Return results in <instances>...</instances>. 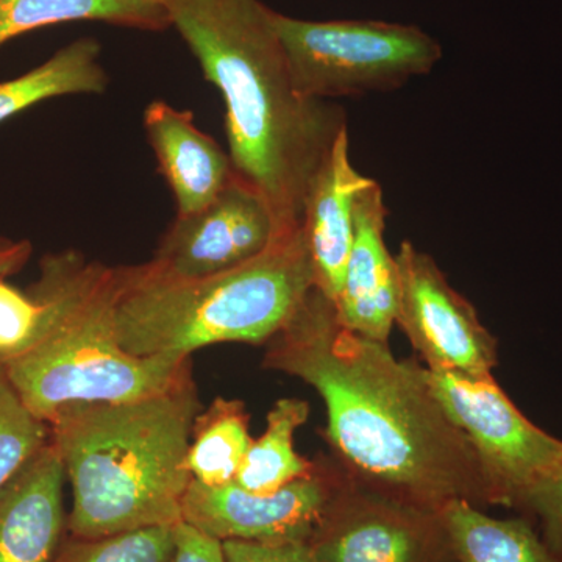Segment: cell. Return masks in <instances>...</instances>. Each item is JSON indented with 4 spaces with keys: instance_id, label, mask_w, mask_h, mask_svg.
I'll list each match as a JSON object with an SVG mask.
<instances>
[{
    "instance_id": "cell-14",
    "label": "cell",
    "mask_w": 562,
    "mask_h": 562,
    "mask_svg": "<svg viewBox=\"0 0 562 562\" xmlns=\"http://www.w3.org/2000/svg\"><path fill=\"white\" fill-rule=\"evenodd\" d=\"M371 183L372 179L351 165L349 128H346L314 177L303 206V228L312 251L314 284L333 303L338 301L342 290L353 241L355 201Z\"/></svg>"
},
{
    "instance_id": "cell-12",
    "label": "cell",
    "mask_w": 562,
    "mask_h": 562,
    "mask_svg": "<svg viewBox=\"0 0 562 562\" xmlns=\"http://www.w3.org/2000/svg\"><path fill=\"white\" fill-rule=\"evenodd\" d=\"M386 217L382 187L372 180L355 201L353 241L335 302L344 327L382 342L395 325L398 299L397 262L384 244Z\"/></svg>"
},
{
    "instance_id": "cell-3",
    "label": "cell",
    "mask_w": 562,
    "mask_h": 562,
    "mask_svg": "<svg viewBox=\"0 0 562 562\" xmlns=\"http://www.w3.org/2000/svg\"><path fill=\"white\" fill-rule=\"evenodd\" d=\"M188 379L168 392L128 403H74L47 425L74 505V538L95 539L143 528L176 527L192 476V425L201 413Z\"/></svg>"
},
{
    "instance_id": "cell-17",
    "label": "cell",
    "mask_w": 562,
    "mask_h": 562,
    "mask_svg": "<svg viewBox=\"0 0 562 562\" xmlns=\"http://www.w3.org/2000/svg\"><path fill=\"white\" fill-rule=\"evenodd\" d=\"M76 21L151 32L171 27L162 0H0V46L22 33Z\"/></svg>"
},
{
    "instance_id": "cell-22",
    "label": "cell",
    "mask_w": 562,
    "mask_h": 562,
    "mask_svg": "<svg viewBox=\"0 0 562 562\" xmlns=\"http://www.w3.org/2000/svg\"><path fill=\"white\" fill-rule=\"evenodd\" d=\"M173 550V527L143 528L95 539L72 536L52 562H171Z\"/></svg>"
},
{
    "instance_id": "cell-4",
    "label": "cell",
    "mask_w": 562,
    "mask_h": 562,
    "mask_svg": "<svg viewBox=\"0 0 562 562\" xmlns=\"http://www.w3.org/2000/svg\"><path fill=\"white\" fill-rule=\"evenodd\" d=\"M314 284L303 225L254 260L211 276L179 277L147 261L114 272V331L136 357L191 358L224 342L268 344Z\"/></svg>"
},
{
    "instance_id": "cell-11",
    "label": "cell",
    "mask_w": 562,
    "mask_h": 562,
    "mask_svg": "<svg viewBox=\"0 0 562 562\" xmlns=\"http://www.w3.org/2000/svg\"><path fill=\"white\" fill-rule=\"evenodd\" d=\"M277 236L268 203L233 177L205 209L177 214L150 262L172 276H211L254 260Z\"/></svg>"
},
{
    "instance_id": "cell-15",
    "label": "cell",
    "mask_w": 562,
    "mask_h": 562,
    "mask_svg": "<svg viewBox=\"0 0 562 562\" xmlns=\"http://www.w3.org/2000/svg\"><path fill=\"white\" fill-rule=\"evenodd\" d=\"M144 128L176 199L177 214L205 209L235 177L231 154L195 125L191 111L154 101L144 111Z\"/></svg>"
},
{
    "instance_id": "cell-7",
    "label": "cell",
    "mask_w": 562,
    "mask_h": 562,
    "mask_svg": "<svg viewBox=\"0 0 562 562\" xmlns=\"http://www.w3.org/2000/svg\"><path fill=\"white\" fill-rule=\"evenodd\" d=\"M424 376L479 458L490 506L522 513L531 492L561 464V439L532 424L494 376L425 366Z\"/></svg>"
},
{
    "instance_id": "cell-5",
    "label": "cell",
    "mask_w": 562,
    "mask_h": 562,
    "mask_svg": "<svg viewBox=\"0 0 562 562\" xmlns=\"http://www.w3.org/2000/svg\"><path fill=\"white\" fill-rule=\"evenodd\" d=\"M116 268L68 251V290L49 333L20 357L0 362L11 386L38 419L74 403H128L191 379V358L136 357L114 331Z\"/></svg>"
},
{
    "instance_id": "cell-13",
    "label": "cell",
    "mask_w": 562,
    "mask_h": 562,
    "mask_svg": "<svg viewBox=\"0 0 562 562\" xmlns=\"http://www.w3.org/2000/svg\"><path fill=\"white\" fill-rule=\"evenodd\" d=\"M65 465L49 441L0 490V562H52L61 546Z\"/></svg>"
},
{
    "instance_id": "cell-21",
    "label": "cell",
    "mask_w": 562,
    "mask_h": 562,
    "mask_svg": "<svg viewBox=\"0 0 562 562\" xmlns=\"http://www.w3.org/2000/svg\"><path fill=\"white\" fill-rule=\"evenodd\" d=\"M249 413L241 401L216 398L201 409L192 425L187 469L206 486L233 483L254 438Z\"/></svg>"
},
{
    "instance_id": "cell-16",
    "label": "cell",
    "mask_w": 562,
    "mask_h": 562,
    "mask_svg": "<svg viewBox=\"0 0 562 562\" xmlns=\"http://www.w3.org/2000/svg\"><path fill=\"white\" fill-rule=\"evenodd\" d=\"M439 516L457 562H562L527 517L495 519L465 501L447 503Z\"/></svg>"
},
{
    "instance_id": "cell-25",
    "label": "cell",
    "mask_w": 562,
    "mask_h": 562,
    "mask_svg": "<svg viewBox=\"0 0 562 562\" xmlns=\"http://www.w3.org/2000/svg\"><path fill=\"white\" fill-rule=\"evenodd\" d=\"M225 562H319L308 542L224 541Z\"/></svg>"
},
{
    "instance_id": "cell-19",
    "label": "cell",
    "mask_w": 562,
    "mask_h": 562,
    "mask_svg": "<svg viewBox=\"0 0 562 562\" xmlns=\"http://www.w3.org/2000/svg\"><path fill=\"white\" fill-rule=\"evenodd\" d=\"M65 255L41 262V279L24 292L0 279V362L20 357L49 333L66 301Z\"/></svg>"
},
{
    "instance_id": "cell-8",
    "label": "cell",
    "mask_w": 562,
    "mask_h": 562,
    "mask_svg": "<svg viewBox=\"0 0 562 562\" xmlns=\"http://www.w3.org/2000/svg\"><path fill=\"white\" fill-rule=\"evenodd\" d=\"M308 546L319 562H457L439 512L369 490L347 472Z\"/></svg>"
},
{
    "instance_id": "cell-10",
    "label": "cell",
    "mask_w": 562,
    "mask_h": 562,
    "mask_svg": "<svg viewBox=\"0 0 562 562\" xmlns=\"http://www.w3.org/2000/svg\"><path fill=\"white\" fill-rule=\"evenodd\" d=\"M344 476L335 458H322L308 475L272 494H254L235 482L206 486L191 480L181 516L221 542H308Z\"/></svg>"
},
{
    "instance_id": "cell-28",
    "label": "cell",
    "mask_w": 562,
    "mask_h": 562,
    "mask_svg": "<svg viewBox=\"0 0 562 562\" xmlns=\"http://www.w3.org/2000/svg\"><path fill=\"white\" fill-rule=\"evenodd\" d=\"M11 244H13V241H10V239L2 238V236H0V250L5 249V247L11 246Z\"/></svg>"
},
{
    "instance_id": "cell-9",
    "label": "cell",
    "mask_w": 562,
    "mask_h": 562,
    "mask_svg": "<svg viewBox=\"0 0 562 562\" xmlns=\"http://www.w3.org/2000/svg\"><path fill=\"white\" fill-rule=\"evenodd\" d=\"M398 299L395 324L425 368L469 376H492L497 339L480 321L471 302L454 290L438 262L403 241L395 255Z\"/></svg>"
},
{
    "instance_id": "cell-2",
    "label": "cell",
    "mask_w": 562,
    "mask_h": 562,
    "mask_svg": "<svg viewBox=\"0 0 562 562\" xmlns=\"http://www.w3.org/2000/svg\"><path fill=\"white\" fill-rule=\"evenodd\" d=\"M162 3L224 99L236 179L265 199L279 235L297 231L312 181L347 128L346 111L299 94L273 29V10L260 0Z\"/></svg>"
},
{
    "instance_id": "cell-1",
    "label": "cell",
    "mask_w": 562,
    "mask_h": 562,
    "mask_svg": "<svg viewBox=\"0 0 562 562\" xmlns=\"http://www.w3.org/2000/svg\"><path fill=\"white\" fill-rule=\"evenodd\" d=\"M268 344L266 369L321 395L325 439L355 482L431 512L452 501L490 506L479 458L432 394L424 366L344 327L324 292L314 286Z\"/></svg>"
},
{
    "instance_id": "cell-24",
    "label": "cell",
    "mask_w": 562,
    "mask_h": 562,
    "mask_svg": "<svg viewBox=\"0 0 562 562\" xmlns=\"http://www.w3.org/2000/svg\"><path fill=\"white\" fill-rule=\"evenodd\" d=\"M522 514L538 520L543 541L562 557V462L531 492Z\"/></svg>"
},
{
    "instance_id": "cell-6",
    "label": "cell",
    "mask_w": 562,
    "mask_h": 562,
    "mask_svg": "<svg viewBox=\"0 0 562 562\" xmlns=\"http://www.w3.org/2000/svg\"><path fill=\"white\" fill-rule=\"evenodd\" d=\"M295 90L331 101L402 88L427 76L442 47L416 25L384 21H306L272 11Z\"/></svg>"
},
{
    "instance_id": "cell-27",
    "label": "cell",
    "mask_w": 562,
    "mask_h": 562,
    "mask_svg": "<svg viewBox=\"0 0 562 562\" xmlns=\"http://www.w3.org/2000/svg\"><path fill=\"white\" fill-rule=\"evenodd\" d=\"M32 244L29 241L13 243L0 250V279L13 276L24 268L32 255Z\"/></svg>"
},
{
    "instance_id": "cell-26",
    "label": "cell",
    "mask_w": 562,
    "mask_h": 562,
    "mask_svg": "<svg viewBox=\"0 0 562 562\" xmlns=\"http://www.w3.org/2000/svg\"><path fill=\"white\" fill-rule=\"evenodd\" d=\"M173 541L176 550L171 562H225L222 542L183 520L173 527Z\"/></svg>"
},
{
    "instance_id": "cell-20",
    "label": "cell",
    "mask_w": 562,
    "mask_h": 562,
    "mask_svg": "<svg viewBox=\"0 0 562 562\" xmlns=\"http://www.w3.org/2000/svg\"><path fill=\"white\" fill-rule=\"evenodd\" d=\"M310 405L301 398H281L268 414V427L251 441L235 483L254 494H272L313 471L316 461L294 449V435L306 424Z\"/></svg>"
},
{
    "instance_id": "cell-18",
    "label": "cell",
    "mask_w": 562,
    "mask_h": 562,
    "mask_svg": "<svg viewBox=\"0 0 562 562\" xmlns=\"http://www.w3.org/2000/svg\"><path fill=\"white\" fill-rule=\"evenodd\" d=\"M99 41L81 38L18 79L0 83V124L36 105L69 94H101L109 76L101 63Z\"/></svg>"
},
{
    "instance_id": "cell-23",
    "label": "cell",
    "mask_w": 562,
    "mask_h": 562,
    "mask_svg": "<svg viewBox=\"0 0 562 562\" xmlns=\"http://www.w3.org/2000/svg\"><path fill=\"white\" fill-rule=\"evenodd\" d=\"M50 428L21 401L0 366V490L49 443Z\"/></svg>"
}]
</instances>
